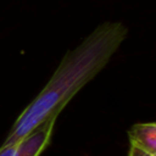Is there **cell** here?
Segmentation results:
<instances>
[{
  "mask_svg": "<svg viewBox=\"0 0 156 156\" xmlns=\"http://www.w3.org/2000/svg\"><path fill=\"white\" fill-rule=\"evenodd\" d=\"M127 34L128 29L122 22H104L68 51L43 90L15 121L4 144H16L46 119L57 117L72 98L108 63Z\"/></svg>",
  "mask_w": 156,
  "mask_h": 156,
  "instance_id": "1",
  "label": "cell"
},
{
  "mask_svg": "<svg viewBox=\"0 0 156 156\" xmlns=\"http://www.w3.org/2000/svg\"><path fill=\"white\" fill-rule=\"evenodd\" d=\"M57 117H52L39 124L29 134L16 143L13 156H39L51 139Z\"/></svg>",
  "mask_w": 156,
  "mask_h": 156,
  "instance_id": "2",
  "label": "cell"
},
{
  "mask_svg": "<svg viewBox=\"0 0 156 156\" xmlns=\"http://www.w3.org/2000/svg\"><path fill=\"white\" fill-rule=\"evenodd\" d=\"M128 156H156V123H135L128 130Z\"/></svg>",
  "mask_w": 156,
  "mask_h": 156,
  "instance_id": "3",
  "label": "cell"
},
{
  "mask_svg": "<svg viewBox=\"0 0 156 156\" xmlns=\"http://www.w3.org/2000/svg\"><path fill=\"white\" fill-rule=\"evenodd\" d=\"M16 144H2L0 147V156H13Z\"/></svg>",
  "mask_w": 156,
  "mask_h": 156,
  "instance_id": "4",
  "label": "cell"
}]
</instances>
